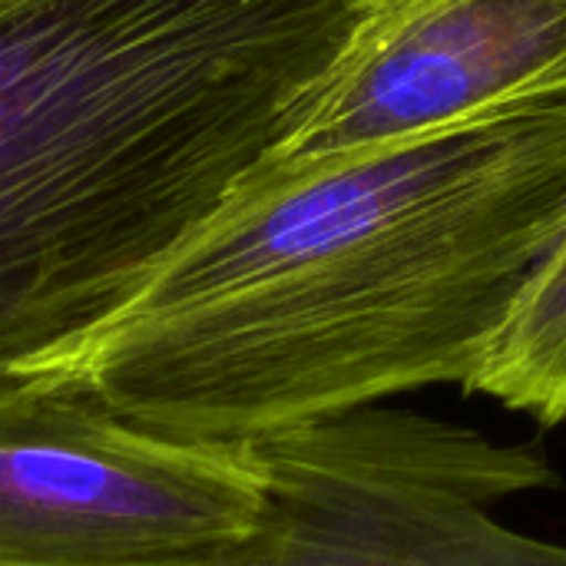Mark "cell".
I'll return each instance as SVG.
<instances>
[{
  "instance_id": "obj_1",
  "label": "cell",
  "mask_w": 566,
  "mask_h": 566,
  "mask_svg": "<svg viewBox=\"0 0 566 566\" xmlns=\"http://www.w3.org/2000/svg\"><path fill=\"white\" fill-rule=\"evenodd\" d=\"M564 222L566 96L262 166L119 312L10 378L232 448L464 388Z\"/></svg>"
},
{
  "instance_id": "obj_2",
  "label": "cell",
  "mask_w": 566,
  "mask_h": 566,
  "mask_svg": "<svg viewBox=\"0 0 566 566\" xmlns=\"http://www.w3.org/2000/svg\"><path fill=\"white\" fill-rule=\"evenodd\" d=\"M345 33L348 0H0V381L262 169Z\"/></svg>"
},
{
  "instance_id": "obj_3",
  "label": "cell",
  "mask_w": 566,
  "mask_h": 566,
  "mask_svg": "<svg viewBox=\"0 0 566 566\" xmlns=\"http://www.w3.org/2000/svg\"><path fill=\"white\" fill-rule=\"evenodd\" d=\"M245 448L265 504L239 566H566V544L494 517L511 497L560 488L537 441L381 401Z\"/></svg>"
},
{
  "instance_id": "obj_4",
  "label": "cell",
  "mask_w": 566,
  "mask_h": 566,
  "mask_svg": "<svg viewBox=\"0 0 566 566\" xmlns=\"http://www.w3.org/2000/svg\"><path fill=\"white\" fill-rule=\"evenodd\" d=\"M262 504L249 448L0 381V566H239Z\"/></svg>"
},
{
  "instance_id": "obj_5",
  "label": "cell",
  "mask_w": 566,
  "mask_h": 566,
  "mask_svg": "<svg viewBox=\"0 0 566 566\" xmlns=\"http://www.w3.org/2000/svg\"><path fill=\"white\" fill-rule=\"evenodd\" d=\"M534 96H566V0H348L338 53L262 166L385 146Z\"/></svg>"
},
{
  "instance_id": "obj_6",
  "label": "cell",
  "mask_w": 566,
  "mask_h": 566,
  "mask_svg": "<svg viewBox=\"0 0 566 566\" xmlns=\"http://www.w3.org/2000/svg\"><path fill=\"white\" fill-rule=\"evenodd\" d=\"M464 391L547 428L566 424V222L527 272Z\"/></svg>"
}]
</instances>
